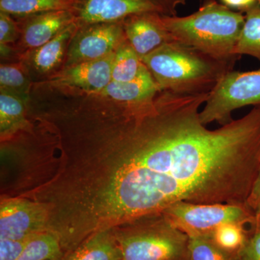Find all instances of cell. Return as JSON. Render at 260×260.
<instances>
[{
  "label": "cell",
  "mask_w": 260,
  "mask_h": 260,
  "mask_svg": "<svg viewBox=\"0 0 260 260\" xmlns=\"http://www.w3.org/2000/svg\"><path fill=\"white\" fill-rule=\"evenodd\" d=\"M47 209L42 203L23 197L2 195L0 239H23L47 232Z\"/></svg>",
  "instance_id": "cell-9"
},
{
  "label": "cell",
  "mask_w": 260,
  "mask_h": 260,
  "mask_svg": "<svg viewBox=\"0 0 260 260\" xmlns=\"http://www.w3.org/2000/svg\"><path fill=\"white\" fill-rule=\"evenodd\" d=\"M112 230L121 260H188L189 237L162 213Z\"/></svg>",
  "instance_id": "cell-4"
},
{
  "label": "cell",
  "mask_w": 260,
  "mask_h": 260,
  "mask_svg": "<svg viewBox=\"0 0 260 260\" xmlns=\"http://www.w3.org/2000/svg\"><path fill=\"white\" fill-rule=\"evenodd\" d=\"M21 46L26 51L47 44L75 23L71 10H51L20 18Z\"/></svg>",
  "instance_id": "cell-12"
},
{
  "label": "cell",
  "mask_w": 260,
  "mask_h": 260,
  "mask_svg": "<svg viewBox=\"0 0 260 260\" xmlns=\"http://www.w3.org/2000/svg\"><path fill=\"white\" fill-rule=\"evenodd\" d=\"M247 206L255 218H260V169L248 199Z\"/></svg>",
  "instance_id": "cell-27"
},
{
  "label": "cell",
  "mask_w": 260,
  "mask_h": 260,
  "mask_svg": "<svg viewBox=\"0 0 260 260\" xmlns=\"http://www.w3.org/2000/svg\"><path fill=\"white\" fill-rule=\"evenodd\" d=\"M159 91L156 82L145 65L134 80L127 82L111 81L97 93L116 102L136 104L153 100Z\"/></svg>",
  "instance_id": "cell-14"
},
{
  "label": "cell",
  "mask_w": 260,
  "mask_h": 260,
  "mask_svg": "<svg viewBox=\"0 0 260 260\" xmlns=\"http://www.w3.org/2000/svg\"><path fill=\"white\" fill-rule=\"evenodd\" d=\"M141 60L160 91L181 93H210L235 65L177 41L164 44Z\"/></svg>",
  "instance_id": "cell-2"
},
{
  "label": "cell",
  "mask_w": 260,
  "mask_h": 260,
  "mask_svg": "<svg viewBox=\"0 0 260 260\" xmlns=\"http://www.w3.org/2000/svg\"><path fill=\"white\" fill-rule=\"evenodd\" d=\"M28 105L23 99L0 90V138L9 141L19 131L31 133L32 124L28 119Z\"/></svg>",
  "instance_id": "cell-15"
},
{
  "label": "cell",
  "mask_w": 260,
  "mask_h": 260,
  "mask_svg": "<svg viewBox=\"0 0 260 260\" xmlns=\"http://www.w3.org/2000/svg\"><path fill=\"white\" fill-rule=\"evenodd\" d=\"M209 93L162 90L142 104H104L88 169L112 225L181 202L248 207L260 169V106L209 129L199 112Z\"/></svg>",
  "instance_id": "cell-1"
},
{
  "label": "cell",
  "mask_w": 260,
  "mask_h": 260,
  "mask_svg": "<svg viewBox=\"0 0 260 260\" xmlns=\"http://www.w3.org/2000/svg\"><path fill=\"white\" fill-rule=\"evenodd\" d=\"M78 28L76 23H73L50 42L23 53L20 61L29 73L41 76L55 73L56 69L64 64L68 46Z\"/></svg>",
  "instance_id": "cell-13"
},
{
  "label": "cell",
  "mask_w": 260,
  "mask_h": 260,
  "mask_svg": "<svg viewBox=\"0 0 260 260\" xmlns=\"http://www.w3.org/2000/svg\"><path fill=\"white\" fill-rule=\"evenodd\" d=\"M63 256L64 252L57 236L44 232L30 239L17 260H61Z\"/></svg>",
  "instance_id": "cell-20"
},
{
  "label": "cell",
  "mask_w": 260,
  "mask_h": 260,
  "mask_svg": "<svg viewBox=\"0 0 260 260\" xmlns=\"http://www.w3.org/2000/svg\"><path fill=\"white\" fill-rule=\"evenodd\" d=\"M248 225L239 223L223 224L211 233V238L218 247L227 252H236L244 245L247 237Z\"/></svg>",
  "instance_id": "cell-23"
},
{
  "label": "cell",
  "mask_w": 260,
  "mask_h": 260,
  "mask_svg": "<svg viewBox=\"0 0 260 260\" xmlns=\"http://www.w3.org/2000/svg\"><path fill=\"white\" fill-rule=\"evenodd\" d=\"M200 120L223 126L234 120L232 112L246 106H260V70L228 72L210 91Z\"/></svg>",
  "instance_id": "cell-5"
},
{
  "label": "cell",
  "mask_w": 260,
  "mask_h": 260,
  "mask_svg": "<svg viewBox=\"0 0 260 260\" xmlns=\"http://www.w3.org/2000/svg\"><path fill=\"white\" fill-rule=\"evenodd\" d=\"M34 236L23 239H0V260L18 259Z\"/></svg>",
  "instance_id": "cell-26"
},
{
  "label": "cell",
  "mask_w": 260,
  "mask_h": 260,
  "mask_svg": "<svg viewBox=\"0 0 260 260\" xmlns=\"http://www.w3.org/2000/svg\"><path fill=\"white\" fill-rule=\"evenodd\" d=\"M245 13V23L235 54L239 56H251L260 61V0Z\"/></svg>",
  "instance_id": "cell-18"
},
{
  "label": "cell",
  "mask_w": 260,
  "mask_h": 260,
  "mask_svg": "<svg viewBox=\"0 0 260 260\" xmlns=\"http://www.w3.org/2000/svg\"><path fill=\"white\" fill-rule=\"evenodd\" d=\"M181 5H185V0H74L71 11L79 28L90 24L123 21L142 13L175 16Z\"/></svg>",
  "instance_id": "cell-7"
},
{
  "label": "cell",
  "mask_w": 260,
  "mask_h": 260,
  "mask_svg": "<svg viewBox=\"0 0 260 260\" xmlns=\"http://www.w3.org/2000/svg\"><path fill=\"white\" fill-rule=\"evenodd\" d=\"M114 52L102 59L84 61L58 70L45 81L36 83L34 86L42 90L70 89L85 93H98L112 81Z\"/></svg>",
  "instance_id": "cell-10"
},
{
  "label": "cell",
  "mask_w": 260,
  "mask_h": 260,
  "mask_svg": "<svg viewBox=\"0 0 260 260\" xmlns=\"http://www.w3.org/2000/svg\"><path fill=\"white\" fill-rule=\"evenodd\" d=\"M61 260H121L112 229L91 234Z\"/></svg>",
  "instance_id": "cell-16"
},
{
  "label": "cell",
  "mask_w": 260,
  "mask_h": 260,
  "mask_svg": "<svg viewBox=\"0 0 260 260\" xmlns=\"http://www.w3.org/2000/svg\"><path fill=\"white\" fill-rule=\"evenodd\" d=\"M161 19L174 41L234 64L241 57L235 50L245 23L242 12L234 11L216 0H204L193 14L161 15Z\"/></svg>",
  "instance_id": "cell-3"
},
{
  "label": "cell",
  "mask_w": 260,
  "mask_h": 260,
  "mask_svg": "<svg viewBox=\"0 0 260 260\" xmlns=\"http://www.w3.org/2000/svg\"><path fill=\"white\" fill-rule=\"evenodd\" d=\"M32 85L30 73L23 62L1 64L0 90L13 94L28 104Z\"/></svg>",
  "instance_id": "cell-19"
},
{
  "label": "cell",
  "mask_w": 260,
  "mask_h": 260,
  "mask_svg": "<svg viewBox=\"0 0 260 260\" xmlns=\"http://www.w3.org/2000/svg\"><path fill=\"white\" fill-rule=\"evenodd\" d=\"M257 0H220L221 4L233 10H237L245 13L251 7L254 6Z\"/></svg>",
  "instance_id": "cell-28"
},
{
  "label": "cell",
  "mask_w": 260,
  "mask_h": 260,
  "mask_svg": "<svg viewBox=\"0 0 260 260\" xmlns=\"http://www.w3.org/2000/svg\"><path fill=\"white\" fill-rule=\"evenodd\" d=\"M74 0H0V11L22 18L51 11L73 9Z\"/></svg>",
  "instance_id": "cell-17"
},
{
  "label": "cell",
  "mask_w": 260,
  "mask_h": 260,
  "mask_svg": "<svg viewBox=\"0 0 260 260\" xmlns=\"http://www.w3.org/2000/svg\"><path fill=\"white\" fill-rule=\"evenodd\" d=\"M188 237V260H236L232 253L223 250L215 244L211 234Z\"/></svg>",
  "instance_id": "cell-22"
},
{
  "label": "cell",
  "mask_w": 260,
  "mask_h": 260,
  "mask_svg": "<svg viewBox=\"0 0 260 260\" xmlns=\"http://www.w3.org/2000/svg\"><path fill=\"white\" fill-rule=\"evenodd\" d=\"M236 260H260V218L249 224L245 243L237 251Z\"/></svg>",
  "instance_id": "cell-24"
},
{
  "label": "cell",
  "mask_w": 260,
  "mask_h": 260,
  "mask_svg": "<svg viewBox=\"0 0 260 260\" xmlns=\"http://www.w3.org/2000/svg\"><path fill=\"white\" fill-rule=\"evenodd\" d=\"M144 66L139 55L126 39L114 52L112 81L127 82L134 80Z\"/></svg>",
  "instance_id": "cell-21"
},
{
  "label": "cell",
  "mask_w": 260,
  "mask_h": 260,
  "mask_svg": "<svg viewBox=\"0 0 260 260\" xmlns=\"http://www.w3.org/2000/svg\"><path fill=\"white\" fill-rule=\"evenodd\" d=\"M126 39L122 21L79 27L70 41L61 69L102 59L114 52Z\"/></svg>",
  "instance_id": "cell-8"
},
{
  "label": "cell",
  "mask_w": 260,
  "mask_h": 260,
  "mask_svg": "<svg viewBox=\"0 0 260 260\" xmlns=\"http://www.w3.org/2000/svg\"><path fill=\"white\" fill-rule=\"evenodd\" d=\"M162 213L187 236L211 234L223 224L249 225L255 220L248 207L225 203L201 204L181 202L171 205Z\"/></svg>",
  "instance_id": "cell-6"
},
{
  "label": "cell",
  "mask_w": 260,
  "mask_h": 260,
  "mask_svg": "<svg viewBox=\"0 0 260 260\" xmlns=\"http://www.w3.org/2000/svg\"><path fill=\"white\" fill-rule=\"evenodd\" d=\"M20 37L19 23L15 21L11 15L0 11V45L8 47Z\"/></svg>",
  "instance_id": "cell-25"
},
{
  "label": "cell",
  "mask_w": 260,
  "mask_h": 260,
  "mask_svg": "<svg viewBox=\"0 0 260 260\" xmlns=\"http://www.w3.org/2000/svg\"><path fill=\"white\" fill-rule=\"evenodd\" d=\"M126 40L140 59L174 41L162 23L161 15L142 13L132 15L122 21Z\"/></svg>",
  "instance_id": "cell-11"
}]
</instances>
